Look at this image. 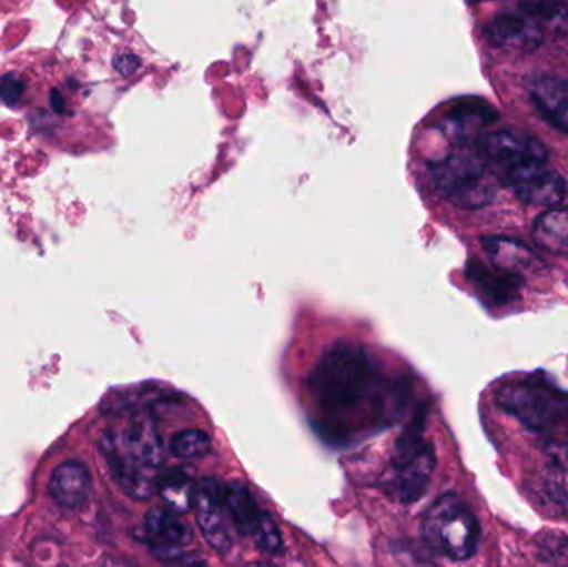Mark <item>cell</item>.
Segmentation results:
<instances>
[{"mask_svg":"<svg viewBox=\"0 0 568 567\" xmlns=\"http://www.w3.org/2000/svg\"><path fill=\"white\" fill-rule=\"evenodd\" d=\"M404 393L406 382L387 376L376 353L353 340L334 342L307 379L317 428L334 442L377 428Z\"/></svg>","mask_w":568,"mask_h":567,"instance_id":"obj_1","label":"cell"},{"mask_svg":"<svg viewBox=\"0 0 568 567\" xmlns=\"http://www.w3.org/2000/svg\"><path fill=\"white\" fill-rule=\"evenodd\" d=\"M424 132L430 133L429 130ZM444 142V140H443ZM446 143L443 152L413 145V162L420 163V173L437 199L457 210H479L490 205L499 192V180L494 175L477 143Z\"/></svg>","mask_w":568,"mask_h":567,"instance_id":"obj_2","label":"cell"},{"mask_svg":"<svg viewBox=\"0 0 568 567\" xmlns=\"http://www.w3.org/2000/svg\"><path fill=\"white\" fill-rule=\"evenodd\" d=\"M102 453L120 488L135 499L156 495L162 476L163 445L155 422L146 416L129 419L109 429L102 438Z\"/></svg>","mask_w":568,"mask_h":567,"instance_id":"obj_3","label":"cell"},{"mask_svg":"<svg viewBox=\"0 0 568 567\" xmlns=\"http://www.w3.org/2000/svg\"><path fill=\"white\" fill-rule=\"evenodd\" d=\"M497 405L536 435L550 439L568 436V392L546 376H527L507 383L497 393ZM560 438V439H564Z\"/></svg>","mask_w":568,"mask_h":567,"instance_id":"obj_4","label":"cell"},{"mask_svg":"<svg viewBox=\"0 0 568 567\" xmlns=\"http://www.w3.org/2000/svg\"><path fill=\"white\" fill-rule=\"evenodd\" d=\"M423 536L437 555L450 561H467L479 548V519L466 499L446 493L424 515Z\"/></svg>","mask_w":568,"mask_h":567,"instance_id":"obj_5","label":"cell"},{"mask_svg":"<svg viewBox=\"0 0 568 567\" xmlns=\"http://www.w3.org/2000/svg\"><path fill=\"white\" fill-rule=\"evenodd\" d=\"M423 418L414 422L396 442L390 462V488L400 502H419L436 469V449L424 438Z\"/></svg>","mask_w":568,"mask_h":567,"instance_id":"obj_6","label":"cell"},{"mask_svg":"<svg viewBox=\"0 0 568 567\" xmlns=\"http://www.w3.org/2000/svg\"><path fill=\"white\" fill-rule=\"evenodd\" d=\"M499 119L493 103L480 97H459L444 103L443 109L424 123V129L443 139L444 142L477 143Z\"/></svg>","mask_w":568,"mask_h":567,"instance_id":"obj_7","label":"cell"},{"mask_svg":"<svg viewBox=\"0 0 568 567\" xmlns=\"http://www.w3.org/2000/svg\"><path fill=\"white\" fill-rule=\"evenodd\" d=\"M223 498H225L230 519L243 538H252L255 545L265 553L276 555L282 551L283 538L280 535L278 526L268 513L260 508L246 486H225Z\"/></svg>","mask_w":568,"mask_h":567,"instance_id":"obj_8","label":"cell"},{"mask_svg":"<svg viewBox=\"0 0 568 567\" xmlns=\"http://www.w3.org/2000/svg\"><path fill=\"white\" fill-rule=\"evenodd\" d=\"M193 508L200 531L210 548L219 555H229L233 548V539L230 533V516L223 498V486L212 478L202 479L195 488Z\"/></svg>","mask_w":568,"mask_h":567,"instance_id":"obj_9","label":"cell"},{"mask_svg":"<svg viewBox=\"0 0 568 567\" xmlns=\"http://www.w3.org/2000/svg\"><path fill=\"white\" fill-rule=\"evenodd\" d=\"M503 185L513 189L523 202L530 205L554 206L567 193L564 176L547 162H530L504 179Z\"/></svg>","mask_w":568,"mask_h":567,"instance_id":"obj_10","label":"cell"},{"mask_svg":"<svg viewBox=\"0 0 568 567\" xmlns=\"http://www.w3.org/2000/svg\"><path fill=\"white\" fill-rule=\"evenodd\" d=\"M486 33L493 45L509 52H534L544 42L539 22L523 6L494 16L487 23Z\"/></svg>","mask_w":568,"mask_h":567,"instance_id":"obj_11","label":"cell"},{"mask_svg":"<svg viewBox=\"0 0 568 567\" xmlns=\"http://www.w3.org/2000/svg\"><path fill=\"white\" fill-rule=\"evenodd\" d=\"M143 529H145L150 548L163 561L172 563L182 558L186 546L192 543V531L189 526L169 508H155L149 512Z\"/></svg>","mask_w":568,"mask_h":567,"instance_id":"obj_12","label":"cell"},{"mask_svg":"<svg viewBox=\"0 0 568 567\" xmlns=\"http://www.w3.org/2000/svg\"><path fill=\"white\" fill-rule=\"evenodd\" d=\"M467 282L474 286L477 295L493 306H506L519 298L524 279L506 270L497 269L493 263L470 260L466 269Z\"/></svg>","mask_w":568,"mask_h":567,"instance_id":"obj_13","label":"cell"},{"mask_svg":"<svg viewBox=\"0 0 568 567\" xmlns=\"http://www.w3.org/2000/svg\"><path fill=\"white\" fill-rule=\"evenodd\" d=\"M530 99L547 122L568 133V82L554 73L539 72L529 77Z\"/></svg>","mask_w":568,"mask_h":567,"instance_id":"obj_14","label":"cell"},{"mask_svg":"<svg viewBox=\"0 0 568 567\" xmlns=\"http://www.w3.org/2000/svg\"><path fill=\"white\" fill-rule=\"evenodd\" d=\"M484 252L497 269L506 270L514 275L523 276L542 269L539 256L519 240L506 236H486L480 240Z\"/></svg>","mask_w":568,"mask_h":567,"instance_id":"obj_15","label":"cell"},{"mask_svg":"<svg viewBox=\"0 0 568 567\" xmlns=\"http://www.w3.org/2000/svg\"><path fill=\"white\" fill-rule=\"evenodd\" d=\"M92 489L89 469L80 462H67L52 473L50 493L62 508L79 509L85 505Z\"/></svg>","mask_w":568,"mask_h":567,"instance_id":"obj_16","label":"cell"},{"mask_svg":"<svg viewBox=\"0 0 568 567\" xmlns=\"http://www.w3.org/2000/svg\"><path fill=\"white\" fill-rule=\"evenodd\" d=\"M534 242L552 253L568 256V206L547 210L534 222Z\"/></svg>","mask_w":568,"mask_h":567,"instance_id":"obj_17","label":"cell"},{"mask_svg":"<svg viewBox=\"0 0 568 567\" xmlns=\"http://www.w3.org/2000/svg\"><path fill=\"white\" fill-rule=\"evenodd\" d=\"M195 488L196 485L190 478L189 473H183V469H172V472L162 473L160 476L156 495L162 496L166 508L172 509L176 515H183L193 506Z\"/></svg>","mask_w":568,"mask_h":567,"instance_id":"obj_18","label":"cell"},{"mask_svg":"<svg viewBox=\"0 0 568 567\" xmlns=\"http://www.w3.org/2000/svg\"><path fill=\"white\" fill-rule=\"evenodd\" d=\"M524 9L539 22L544 32L552 33L557 39L568 40V9L562 3L532 2L523 3Z\"/></svg>","mask_w":568,"mask_h":567,"instance_id":"obj_19","label":"cell"},{"mask_svg":"<svg viewBox=\"0 0 568 567\" xmlns=\"http://www.w3.org/2000/svg\"><path fill=\"white\" fill-rule=\"evenodd\" d=\"M212 448L209 433L202 429H183L176 433L170 443V452L179 459H196L205 456Z\"/></svg>","mask_w":568,"mask_h":567,"instance_id":"obj_20","label":"cell"},{"mask_svg":"<svg viewBox=\"0 0 568 567\" xmlns=\"http://www.w3.org/2000/svg\"><path fill=\"white\" fill-rule=\"evenodd\" d=\"M540 559L550 567H568V536L550 533L539 541Z\"/></svg>","mask_w":568,"mask_h":567,"instance_id":"obj_21","label":"cell"},{"mask_svg":"<svg viewBox=\"0 0 568 567\" xmlns=\"http://www.w3.org/2000/svg\"><path fill=\"white\" fill-rule=\"evenodd\" d=\"M172 567H205L202 563L192 561V559H176V561H172Z\"/></svg>","mask_w":568,"mask_h":567,"instance_id":"obj_22","label":"cell"},{"mask_svg":"<svg viewBox=\"0 0 568 567\" xmlns=\"http://www.w3.org/2000/svg\"><path fill=\"white\" fill-rule=\"evenodd\" d=\"M242 567H275V566H272V565H246V566H242Z\"/></svg>","mask_w":568,"mask_h":567,"instance_id":"obj_23","label":"cell"},{"mask_svg":"<svg viewBox=\"0 0 568 567\" xmlns=\"http://www.w3.org/2000/svg\"><path fill=\"white\" fill-rule=\"evenodd\" d=\"M564 439H567V442H568V436H567V438H564Z\"/></svg>","mask_w":568,"mask_h":567,"instance_id":"obj_24","label":"cell"}]
</instances>
